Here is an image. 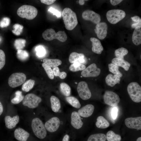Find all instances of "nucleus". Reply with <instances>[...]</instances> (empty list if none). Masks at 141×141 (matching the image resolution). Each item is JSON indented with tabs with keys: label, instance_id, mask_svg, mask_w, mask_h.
<instances>
[{
	"label": "nucleus",
	"instance_id": "a211bd4d",
	"mask_svg": "<svg viewBox=\"0 0 141 141\" xmlns=\"http://www.w3.org/2000/svg\"><path fill=\"white\" fill-rule=\"evenodd\" d=\"M94 109V107L93 105L88 104L79 109L78 113L80 116L84 118H87L92 115Z\"/></svg>",
	"mask_w": 141,
	"mask_h": 141
},
{
	"label": "nucleus",
	"instance_id": "20e7f679",
	"mask_svg": "<svg viewBox=\"0 0 141 141\" xmlns=\"http://www.w3.org/2000/svg\"><path fill=\"white\" fill-rule=\"evenodd\" d=\"M31 127L34 134L38 138L43 139L46 137V130L43 122L39 118H36L32 120Z\"/></svg>",
	"mask_w": 141,
	"mask_h": 141
},
{
	"label": "nucleus",
	"instance_id": "4c0bfd02",
	"mask_svg": "<svg viewBox=\"0 0 141 141\" xmlns=\"http://www.w3.org/2000/svg\"><path fill=\"white\" fill-rule=\"evenodd\" d=\"M35 50L36 55L39 57H43L46 55V50L42 45H39L37 46L35 48Z\"/></svg>",
	"mask_w": 141,
	"mask_h": 141
},
{
	"label": "nucleus",
	"instance_id": "c756f323",
	"mask_svg": "<svg viewBox=\"0 0 141 141\" xmlns=\"http://www.w3.org/2000/svg\"><path fill=\"white\" fill-rule=\"evenodd\" d=\"M60 91L64 96L68 97L70 96L71 89L70 87L67 84L64 83H61L60 85Z\"/></svg>",
	"mask_w": 141,
	"mask_h": 141
},
{
	"label": "nucleus",
	"instance_id": "864d4df0",
	"mask_svg": "<svg viewBox=\"0 0 141 141\" xmlns=\"http://www.w3.org/2000/svg\"><path fill=\"white\" fill-rule=\"evenodd\" d=\"M3 110V107L0 101V115L2 113Z\"/></svg>",
	"mask_w": 141,
	"mask_h": 141
},
{
	"label": "nucleus",
	"instance_id": "72a5a7b5",
	"mask_svg": "<svg viewBox=\"0 0 141 141\" xmlns=\"http://www.w3.org/2000/svg\"><path fill=\"white\" fill-rule=\"evenodd\" d=\"M85 66L78 62L72 64L69 67L70 70L72 72H77L83 70L86 68Z\"/></svg>",
	"mask_w": 141,
	"mask_h": 141
},
{
	"label": "nucleus",
	"instance_id": "c9c22d12",
	"mask_svg": "<svg viewBox=\"0 0 141 141\" xmlns=\"http://www.w3.org/2000/svg\"><path fill=\"white\" fill-rule=\"evenodd\" d=\"M24 97L22 92L20 91H17L15 92V97L11 100V102L13 104H17L23 100Z\"/></svg>",
	"mask_w": 141,
	"mask_h": 141
},
{
	"label": "nucleus",
	"instance_id": "a19ab883",
	"mask_svg": "<svg viewBox=\"0 0 141 141\" xmlns=\"http://www.w3.org/2000/svg\"><path fill=\"white\" fill-rule=\"evenodd\" d=\"M42 65L49 77L51 79H53L54 78V75L53 70L51 67L44 63H43Z\"/></svg>",
	"mask_w": 141,
	"mask_h": 141
},
{
	"label": "nucleus",
	"instance_id": "6e6552de",
	"mask_svg": "<svg viewBox=\"0 0 141 141\" xmlns=\"http://www.w3.org/2000/svg\"><path fill=\"white\" fill-rule=\"evenodd\" d=\"M26 78V75L23 73H13L9 78V85L12 88L19 86L25 82Z\"/></svg>",
	"mask_w": 141,
	"mask_h": 141
},
{
	"label": "nucleus",
	"instance_id": "f257e3e1",
	"mask_svg": "<svg viewBox=\"0 0 141 141\" xmlns=\"http://www.w3.org/2000/svg\"><path fill=\"white\" fill-rule=\"evenodd\" d=\"M62 15L66 28L72 30L77 26L78 21L76 13L71 9L66 8L63 10Z\"/></svg>",
	"mask_w": 141,
	"mask_h": 141
},
{
	"label": "nucleus",
	"instance_id": "58836bf2",
	"mask_svg": "<svg viewBox=\"0 0 141 141\" xmlns=\"http://www.w3.org/2000/svg\"><path fill=\"white\" fill-rule=\"evenodd\" d=\"M26 40L23 39H16L15 41L14 46L17 50L22 49L25 46Z\"/></svg>",
	"mask_w": 141,
	"mask_h": 141
},
{
	"label": "nucleus",
	"instance_id": "49530a36",
	"mask_svg": "<svg viewBox=\"0 0 141 141\" xmlns=\"http://www.w3.org/2000/svg\"><path fill=\"white\" fill-rule=\"evenodd\" d=\"M118 109L116 107H115L111 111V116L113 119H115L117 116Z\"/></svg>",
	"mask_w": 141,
	"mask_h": 141
},
{
	"label": "nucleus",
	"instance_id": "2f4dec72",
	"mask_svg": "<svg viewBox=\"0 0 141 141\" xmlns=\"http://www.w3.org/2000/svg\"><path fill=\"white\" fill-rule=\"evenodd\" d=\"M34 80L30 79L24 83L23 85L22 89V90L25 92H28L32 89L35 84Z\"/></svg>",
	"mask_w": 141,
	"mask_h": 141
},
{
	"label": "nucleus",
	"instance_id": "b1692460",
	"mask_svg": "<svg viewBox=\"0 0 141 141\" xmlns=\"http://www.w3.org/2000/svg\"><path fill=\"white\" fill-rule=\"evenodd\" d=\"M112 63L119 67L123 68L126 71H128L130 66V63L124 59L117 58H113L111 61Z\"/></svg>",
	"mask_w": 141,
	"mask_h": 141
},
{
	"label": "nucleus",
	"instance_id": "bf43d9fd",
	"mask_svg": "<svg viewBox=\"0 0 141 141\" xmlns=\"http://www.w3.org/2000/svg\"></svg>",
	"mask_w": 141,
	"mask_h": 141
},
{
	"label": "nucleus",
	"instance_id": "7ed1b4c3",
	"mask_svg": "<svg viewBox=\"0 0 141 141\" xmlns=\"http://www.w3.org/2000/svg\"><path fill=\"white\" fill-rule=\"evenodd\" d=\"M42 36L45 40L50 41L57 39L59 41L64 42L67 39V35L64 31H60L56 33L52 28L48 29L45 30L43 33Z\"/></svg>",
	"mask_w": 141,
	"mask_h": 141
},
{
	"label": "nucleus",
	"instance_id": "dca6fc26",
	"mask_svg": "<svg viewBox=\"0 0 141 141\" xmlns=\"http://www.w3.org/2000/svg\"><path fill=\"white\" fill-rule=\"evenodd\" d=\"M69 61L72 63L78 62L84 64L87 62V59L83 54L73 52L69 55Z\"/></svg>",
	"mask_w": 141,
	"mask_h": 141
},
{
	"label": "nucleus",
	"instance_id": "39448f33",
	"mask_svg": "<svg viewBox=\"0 0 141 141\" xmlns=\"http://www.w3.org/2000/svg\"><path fill=\"white\" fill-rule=\"evenodd\" d=\"M128 94L132 100L136 103L141 101V87L136 82L130 83L127 87Z\"/></svg>",
	"mask_w": 141,
	"mask_h": 141
},
{
	"label": "nucleus",
	"instance_id": "9d476101",
	"mask_svg": "<svg viewBox=\"0 0 141 141\" xmlns=\"http://www.w3.org/2000/svg\"><path fill=\"white\" fill-rule=\"evenodd\" d=\"M77 89L79 96L82 99L86 100L91 97V93L86 82L82 81L79 82Z\"/></svg>",
	"mask_w": 141,
	"mask_h": 141
},
{
	"label": "nucleus",
	"instance_id": "6e6d98bb",
	"mask_svg": "<svg viewBox=\"0 0 141 141\" xmlns=\"http://www.w3.org/2000/svg\"><path fill=\"white\" fill-rule=\"evenodd\" d=\"M136 141H141V137H140L137 138Z\"/></svg>",
	"mask_w": 141,
	"mask_h": 141
},
{
	"label": "nucleus",
	"instance_id": "e433bc0d",
	"mask_svg": "<svg viewBox=\"0 0 141 141\" xmlns=\"http://www.w3.org/2000/svg\"><path fill=\"white\" fill-rule=\"evenodd\" d=\"M29 56V54L26 51L21 49L17 50V56L19 60L21 61L26 60L28 58Z\"/></svg>",
	"mask_w": 141,
	"mask_h": 141
},
{
	"label": "nucleus",
	"instance_id": "ea45409f",
	"mask_svg": "<svg viewBox=\"0 0 141 141\" xmlns=\"http://www.w3.org/2000/svg\"><path fill=\"white\" fill-rule=\"evenodd\" d=\"M53 71L54 76L56 77L58 76L61 79H64L67 76L66 73L64 72H60L59 68L57 67L53 68Z\"/></svg>",
	"mask_w": 141,
	"mask_h": 141
},
{
	"label": "nucleus",
	"instance_id": "473e14b6",
	"mask_svg": "<svg viewBox=\"0 0 141 141\" xmlns=\"http://www.w3.org/2000/svg\"><path fill=\"white\" fill-rule=\"evenodd\" d=\"M128 53V50L126 48L121 47L116 49L115 51V55L116 58L124 59V57Z\"/></svg>",
	"mask_w": 141,
	"mask_h": 141
},
{
	"label": "nucleus",
	"instance_id": "1a4fd4ad",
	"mask_svg": "<svg viewBox=\"0 0 141 141\" xmlns=\"http://www.w3.org/2000/svg\"><path fill=\"white\" fill-rule=\"evenodd\" d=\"M103 99L105 104L114 107L118 105L120 101L118 94L113 91L108 90L105 92L103 95Z\"/></svg>",
	"mask_w": 141,
	"mask_h": 141
},
{
	"label": "nucleus",
	"instance_id": "3c124183",
	"mask_svg": "<svg viewBox=\"0 0 141 141\" xmlns=\"http://www.w3.org/2000/svg\"><path fill=\"white\" fill-rule=\"evenodd\" d=\"M138 26H141V22L134 23L131 25V27L133 28H135Z\"/></svg>",
	"mask_w": 141,
	"mask_h": 141
},
{
	"label": "nucleus",
	"instance_id": "393cba45",
	"mask_svg": "<svg viewBox=\"0 0 141 141\" xmlns=\"http://www.w3.org/2000/svg\"><path fill=\"white\" fill-rule=\"evenodd\" d=\"M51 107L52 110L55 113L57 112L61 107L60 101L57 97L52 96L50 98Z\"/></svg>",
	"mask_w": 141,
	"mask_h": 141
},
{
	"label": "nucleus",
	"instance_id": "ddd939ff",
	"mask_svg": "<svg viewBox=\"0 0 141 141\" xmlns=\"http://www.w3.org/2000/svg\"><path fill=\"white\" fill-rule=\"evenodd\" d=\"M60 124L59 119L57 117H54L47 121L45 123L44 126L46 130L48 131L53 132L58 129Z\"/></svg>",
	"mask_w": 141,
	"mask_h": 141
},
{
	"label": "nucleus",
	"instance_id": "0eeeda50",
	"mask_svg": "<svg viewBox=\"0 0 141 141\" xmlns=\"http://www.w3.org/2000/svg\"><path fill=\"white\" fill-rule=\"evenodd\" d=\"M42 101L41 98L33 93H29L24 97L22 101V104L30 108L37 107Z\"/></svg>",
	"mask_w": 141,
	"mask_h": 141
},
{
	"label": "nucleus",
	"instance_id": "09e8293b",
	"mask_svg": "<svg viewBox=\"0 0 141 141\" xmlns=\"http://www.w3.org/2000/svg\"><path fill=\"white\" fill-rule=\"evenodd\" d=\"M122 1V0H110V2L112 5L115 6L118 4Z\"/></svg>",
	"mask_w": 141,
	"mask_h": 141
},
{
	"label": "nucleus",
	"instance_id": "5fc2aeb1",
	"mask_svg": "<svg viewBox=\"0 0 141 141\" xmlns=\"http://www.w3.org/2000/svg\"><path fill=\"white\" fill-rule=\"evenodd\" d=\"M85 3L84 1L83 0H80L79 1V3L81 5H83Z\"/></svg>",
	"mask_w": 141,
	"mask_h": 141
},
{
	"label": "nucleus",
	"instance_id": "a18cd8bd",
	"mask_svg": "<svg viewBox=\"0 0 141 141\" xmlns=\"http://www.w3.org/2000/svg\"><path fill=\"white\" fill-rule=\"evenodd\" d=\"M48 11L52 13L54 15H56L58 18L60 17L61 16V14L60 12L54 8L52 7L48 9Z\"/></svg>",
	"mask_w": 141,
	"mask_h": 141
},
{
	"label": "nucleus",
	"instance_id": "c03bdc74",
	"mask_svg": "<svg viewBox=\"0 0 141 141\" xmlns=\"http://www.w3.org/2000/svg\"><path fill=\"white\" fill-rule=\"evenodd\" d=\"M10 22L9 18L4 17L0 21V26L2 28L7 27L10 24Z\"/></svg>",
	"mask_w": 141,
	"mask_h": 141
},
{
	"label": "nucleus",
	"instance_id": "4d7b16f0",
	"mask_svg": "<svg viewBox=\"0 0 141 141\" xmlns=\"http://www.w3.org/2000/svg\"><path fill=\"white\" fill-rule=\"evenodd\" d=\"M112 123H113V124H115V121H112Z\"/></svg>",
	"mask_w": 141,
	"mask_h": 141
},
{
	"label": "nucleus",
	"instance_id": "423d86ee",
	"mask_svg": "<svg viewBox=\"0 0 141 141\" xmlns=\"http://www.w3.org/2000/svg\"><path fill=\"white\" fill-rule=\"evenodd\" d=\"M126 15L125 12L122 10L114 9L108 11L106 13V16L109 23L115 24L123 19Z\"/></svg>",
	"mask_w": 141,
	"mask_h": 141
},
{
	"label": "nucleus",
	"instance_id": "cd10ccee",
	"mask_svg": "<svg viewBox=\"0 0 141 141\" xmlns=\"http://www.w3.org/2000/svg\"><path fill=\"white\" fill-rule=\"evenodd\" d=\"M106 135L102 133L91 135L89 137L87 141H105Z\"/></svg>",
	"mask_w": 141,
	"mask_h": 141
},
{
	"label": "nucleus",
	"instance_id": "4468645a",
	"mask_svg": "<svg viewBox=\"0 0 141 141\" xmlns=\"http://www.w3.org/2000/svg\"><path fill=\"white\" fill-rule=\"evenodd\" d=\"M126 126L128 128L141 130V117L129 118L125 119V121Z\"/></svg>",
	"mask_w": 141,
	"mask_h": 141
},
{
	"label": "nucleus",
	"instance_id": "a878e982",
	"mask_svg": "<svg viewBox=\"0 0 141 141\" xmlns=\"http://www.w3.org/2000/svg\"><path fill=\"white\" fill-rule=\"evenodd\" d=\"M96 123V126L98 128L104 129L108 127L109 126V123L102 116L98 117Z\"/></svg>",
	"mask_w": 141,
	"mask_h": 141
},
{
	"label": "nucleus",
	"instance_id": "4be33fe9",
	"mask_svg": "<svg viewBox=\"0 0 141 141\" xmlns=\"http://www.w3.org/2000/svg\"><path fill=\"white\" fill-rule=\"evenodd\" d=\"M120 79V77L118 76L110 74L106 77L105 80L106 83L108 86L113 87L116 84H119Z\"/></svg>",
	"mask_w": 141,
	"mask_h": 141
},
{
	"label": "nucleus",
	"instance_id": "6ab92c4d",
	"mask_svg": "<svg viewBox=\"0 0 141 141\" xmlns=\"http://www.w3.org/2000/svg\"><path fill=\"white\" fill-rule=\"evenodd\" d=\"M14 135L15 138L19 141H26L30 134L23 129L19 128L15 130Z\"/></svg>",
	"mask_w": 141,
	"mask_h": 141
},
{
	"label": "nucleus",
	"instance_id": "13d9d810",
	"mask_svg": "<svg viewBox=\"0 0 141 141\" xmlns=\"http://www.w3.org/2000/svg\"><path fill=\"white\" fill-rule=\"evenodd\" d=\"M75 83L76 84H77V83L75 82Z\"/></svg>",
	"mask_w": 141,
	"mask_h": 141
},
{
	"label": "nucleus",
	"instance_id": "f03ea898",
	"mask_svg": "<svg viewBox=\"0 0 141 141\" xmlns=\"http://www.w3.org/2000/svg\"><path fill=\"white\" fill-rule=\"evenodd\" d=\"M17 15L21 18L31 20L37 16L38 13L37 9L33 6L25 5L20 7L17 9Z\"/></svg>",
	"mask_w": 141,
	"mask_h": 141
},
{
	"label": "nucleus",
	"instance_id": "37998d69",
	"mask_svg": "<svg viewBox=\"0 0 141 141\" xmlns=\"http://www.w3.org/2000/svg\"><path fill=\"white\" fill-rule=\"evenodd\" d=\"M5 62V53L2 50L0 49V70L4 66Z\"/></svg>",
	"mask_w": 141,
	"mask_h": 141
},
{
	"label": "nucleus",
	"instance_id": "603ef678",
	"mask_svg": "<svg viewBox=\"0 0 141 141\" xmlns=\"http://www.w3.org/2000/svg\"><path fill=\"white\" fill-rule=\"evenodd\" d=\"M69 135L66 134L64 136L62 141H69Z\"/></svg>",
	"mask_w": 141,
	"mask_h": 141
},
{
	"label": "nucleus",
	"instance_id": "de8ad7c7",
	"mask_svg": "<svg viewBox=\"0 0 141 141\" xmlns=\"http://www.w3.org/2000/svg\"><path fill=\"white\" fill-rule=\"evenodd\" d=\"M55 0H41L40 1L43 3L47 5H51L55 2Z\"/></svg>",
	"mask_w": 141,
	"mask_h": 141
},
{
	"label": "nucleus",
	"instance_id": "f3484780",
	"mask_svg": "<svg viewBox=\"0 0 141 141\" xmlns=\"http://www.w3.org/2000/svg\"><path fill=\"white\" fill-rule=\"evenodd\" d=\"M71 118V124L74 128L78 129L82 127L83 123L78 112L76 111L72 112Z\"/></svg>",
	"mask_w": 141,
	"mask_h": 141
},
{
	"label": "nucleus",
	"instance_id": "7c9ffc66",
	"mask_svg": "<svg viewBox=\"0 0 141 141\" xmlns=\"http://www.w3.org/2000/svg\"><path fill=\"white\" fill-rule=\"evenodd\" d=\"M66 101L73 107L79 108L81 104L78 100L75 97L73 96H68L66 98Z\"/></svg>",
	"mask_w": 141,
	"mask_h": 141
},
{
	"label": "nucleus",
	"instance_id": "c85d7f7f",
	"mask_svg": "<svg viewBox=\"0 0 141 141\" xmlns=\"http://www.w3.org/2000/svg\"><path fill=\"white\" fill-rule=\"evenodd\" d=\"M106 139L108 141H120L121 140V136L116 134L112 131H109L106 134Z\"/></svg>",
	"mask_w": 141,
	"mask_h": 141
},
{
	"label": "nucleus",
	"instance_id": "2eb2a0df",
	"mask_svg": "<svg viewBox=\"0 0 141 141\" xmlns=\"http://www.w3.org/2000/svg\"><path fill=\"white\" fill-rule=\"evenodd\" d=\"M108 26L105 22H100L96 25L95 31L98 38L102 40L106 37L107 33Z\"/></svg>",
	"mask_w": 141,
	"mask_h": 141
},
{
	"label": "nucleus",
	"instance_id": "8fccbe9b",
	"mask_svg": "<svg viewBox=\"0 0 141 141\" xmlns=\"http://www.w3.org/2000/svg\"><path fill=\"white\" fill-rule=\"evenodd\" d=\"M131 19L132 20L136 22H141V18L137 16H135L132 17Z\"/></svg>",
	"mask_w": 141,
	"mask_h": 141
},
{
	"label": "nucleus",
	"instance_id": "bb28decb",
	"mask_svg": "<svg viewBox=\"0 0 141 141\" xmlns=\"http://www.w3.org/2000/svg\"><path fill=\"white\" fill-rule=\"evenodd\" d=\"M43 61L44 63L49 66L51 68H54L57 67L62 63L61 61L57 59H44Z\"/></svg>",
	"mask_w": 141,
	"mask_h": 141
},
{
	"label": "nucleus",
	"instance_id": "79ce46f5",
	"mask_svg": "<svg viewBox=\"0 0 141 141\" xmlns=\"http://www.w3.org/2000/svg\"><path fill=\"white\" fill-rule=\"evenodd\" d=\"M14 30H12L13 33L16 35H20L22 32L23 26L19 24H15L13 26Z\"/></svg>",
	"mask_w": 141,
	"mask_h": 141
},
{
	"label": "nucleus",
	"instance_id": "9b49d317",
	"mask_svg": "<svg viewBox=\"0 0 141 141\" xmlns=\"http://www.w3.org/2000/svg\"><path fill=\"white\" fill-rule=\"evenodd\" d=\"M101 71V69L97 67L95 64L92 63L83 70L81 75L85 77H95L99 75Z\"/></svg>",
	"mask_w": 141,
	"mask_h": 141
},
{
	"label": "nucleus",
	"instance_id": "f8f14e48",
	"mask_svg": "<svg viewBox=\"0 0 141 141\" xmlns=\"http://www.w3.org/2000/svg\"><path fill=\"white\" fill-rule=\"evenodd\" d=\"M82 16L85 20L91 21L96 25L100 22L101 20L100 15L91 10H87L84 11Z\"/></svg>",
	"mask_w": 141,
	"mask_h": 141
},
{
	"label": "nucleus",
	"instance_id": "aec40b11",
	"mask_svg": "<svg viewBox=\"0 0 141 141\" xmlns=\"http://www.w3.org/2000/svg\"><path fill=\"white\" fill-rule=\"evenodd\" d=\"M5 125L6 127L9 129L14 128L18 123L19 118L16 115L11 118L9 116H6L4 118Z\"/></svg>",
	"mask_w": 141,
	"mask_h": 141
},
{
	"label": "nucleus",
	"instance_id": "f704fd0d",
	"mask_svg": "<svg viewBox=\"0 0 141 141\" xmlns=\"http://www.w3.org/2000/svg\"><path fill=\"white\" fill-rule=\"evenodd\" d=\"M109 70L110 72L117 75L120 77L122 76L123 74L119 70V67L112 63L109 64L108 65Z\"/></svg>",
	"mask_w": 141,
	"mask_h": 141
},
{
	"label": "nucleus",
	"instance_id": "5701e85b",
	"mask_svg": "<svg viewBox=\"0 0 141 141\" xmlns=\"http://www.w3.org/2000/svg\"><path fill=\"white\" fill-rule=\"evenodd\" d=\"M132 40L133 43L136 45L141 44V26L135 28L132 36Z\"/></svg>",
	"mask_w": 141,
	"mask_h": 141
},
{
	"label": "nucleus",
	"instance_id": "412c9836",
	"mask_svg": "<svg viewBox=\"0 0 141 141\" xmlns=\"http://www.w3.org/2000/svg\"><path fill=\"white\" fill-rule=\"evenodd\" d=\"M90 40L92 42V51L98 54H101L103 50V48L100 41L94 37L90 38Z\"/></svg>",
	"mask_w": 141,
	"mask_h": 141
}]
</instances>
